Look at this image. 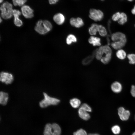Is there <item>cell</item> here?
<instances>
[{
    "label": "cell",
    "instance_id": "3957f363",
    "mask_svg": "<svg viewBox=\"0 0 135 135\" xmlns=\"http://www.w3.org/2000/svg\"><path fill=\"white\" fill-rule=\"evenodd\" d=\"M1 17L5 20L11 18L13 16V5L7 2L3 3L0 7Z\"/></svg>",
    "mask_w": 135,
    "mask_h": 135
},
{
    "label": "cell",
    "instance_id": "ac0fdd59",
    "mask_svg": "<svg viewBox=\"0 0 135 135\" xmlns=\"http://www.w3.org/2000/svg\"><path fill=\"white\" fill-rule=\"evenodd\" d=\"M70 104L71 106L74 108H77L80 107L81 103V101L79 99L73 98L70 100Z\"/></svg>",
    "mask_w": 135,
    "mask_h": 135
},
{
    "label": "cell",
    "instance_id": "d6986e66",
    "mask_svg": "<svg viewBox=\"0 0 135 135\" xmlns=\"http://www.w3.org/2000/svg\"><path fill=\"white\" fill-rule=\"evenodd\" d=\"M96 50L94 52L93 54L86 57L82 61V64L85 66L88 65L91 63L93 60L95 56Z\"/></svg>",
    "mask_w": 135,
    "mask_h": 135
},
{
    "label": "cell",
    "instance_id": "d4e9b609",
    "mask_svg": "<svg viewBox=\"0 0 135 135\" xmlns=\"http://www.w3.org/2000/svg\"><path fill=\"white\" fill-rule=\"evenodd\" d=\"M27 0H12L13 5L15 6H22L25 5Z\"/></svg>",
    "mask_w": 135,
    "mask_h": 135
},
{
    "label": "cell",
    "instance_id": "ba28073f",
    "mask_svg": "<svg viewBox=\"0 0 135 135\" xmlns=\"http://www.w3.org/2000/svg\"><path fill=\"white\" fill-rule=\"evenodd\" d=\"M0 80L2 82L6 84H12L14 80L13 75L8 72H2L0 74Z\"/></svg>",
    "mask_w": 135,
    "mask_h": 135
},
{
    "label": "cell",
    "instance_id": "e575fe53",
    "mask_svg": "<svg viewBox=\"0 0 135 135\" xmlns=\"http://www.w3.org/2000/svg\"><path fill=\"white\" fill-rule=\"evenodd\" d=\"M4 1V0H0V4L2 3Z\"/></svg>",
    "mask_w": 135,
    "mask_h": 135
},
{
    "label": "cell",
    "instance_id": "4fadbf2b",
    "mask_svg": "<svg viewBox=\"0 0 135 135\" xmlns=\"http://www.w3.org/2000/svg\"><path fill=\"white\" fill-rule=\"evenodd\" d=\"M54 21L58 25H60L63 24L65 22V18L64 16L61 13H57L53 17Z\"/></svg>",
    "mask_w": 135,
    "mask_h": 135
},
{
    "label": "cell",
    "instance_id": "8992f818",
    "mask_svg": "<svg viewBox=\"0 0 135 135\" xmlns=\"http://www.w3.org/2000/svg\"><path fill=\"white\" fill-rule=\"evenodd\" d=\"M112 54L111 48L108 45L102 46L96 50L95 56L98 60H100L103 58Z\"/></svg>",
    "mask_w": 135,
    "mask_h": 135
},
{
    "label": "cell",
    "instance_id": "5b68a950",
    "mask_svg": "<svg viewBox=\"0 0 135 135\" xmlns=\"http://www.w3.org/2000/svg\"><path fill=\"white\" fill-rule=\"evenodd\" d=\"M61 129L60 126L56 123L48 124L46 125L44 135H60Z\"/></svg>",
    "mask_w": 135,
    "mask_h": 135
},
{
    "label": "cell",
    "instance_id": "7a4b0ae2",
    "mask_svg": "<svg viewBox=\"0 0 135 135\" xmlns=\"http://www.w3.org/2000/svg\"><path fill=\"white\" fill-rule=\"evenodd\" d=\"M52 26L51 23L47 20H40L37 22L35 27V31L41 35H45L52 29Z\"/></svg>",
    "mask_w": 135,
    "mask_h": 135
},
{
    "label": "cell",
    "instance_id": "ab89813d",
    "mask_svg": "<svg viewBox=\"0 0 135 135\" xmlns=\"http://www.w3.org/2000/svg\"><path fill=\"white\" fill-rule=\"evenodd\" d=\"M100 0L102 1H104V0Z\"/></svg>",
    "mask_w": 135,
    "mask_h": 135
},
{
    "label": "cell",
    "instance_id": "30bf717a",
    "mask_svg": "<svg viewBox=\"0 0 135 135\" xmlns=\"http://www.w3.org/2000/svg\"><path fill=\"white\" fill-rule=\"evenodd\" d=\"M118 114L120 119L124 121L129 119L130 113L128 110H126L123 107H120L118 109Z\"/></svg>",
    "mask_w": 135,
    "mask_h": 135
},
{
    "label": "cell",
    "instance_id": "6da1fadb",
    "mask_svg": "<svg viewBox=\"0 0 135 135\" xmlns=\"http://www.w3.org/2000/svg\"><path fill=\"white\" fill-rule=\"evenodd\" d=\"M112 42L111 44L112 47L115 50L122 49L126 45L127 42L126 36L120 32L113 34L111 36Z\"/></svg>",
    "mask_w": 135,
    "mask_h": 135
},
{
    "label": "cell",
    "instance_id": "cb8c5ba5",
    "mask_svg": "<svg viewBox=\"0 0 135 135\" xmlns=\"http://www.w3.org/2000/svg\"><path fill=\"white\" fill-rule=\"evenodd\" d=\"M100 35L102 36L105 37L107 35L108 32L106 28L102 25H99L98 31Z\"/></svg>",
    "mask_w": 135,
    "mask_h": 135
},
{
    "label": "cell",
    "instance_id": "44dd1931",
    "mask_svg": "<svg viewBox=\"0 0 135 135\" xmlns=\"http://www.w3.org/2000/svg\"><path fill=\"white\" fill-rule=\"evenodd\" d=\"M116 56L118 58L122 60L125 59L127 56L126 52L122 49L118 50L116 53Z\"/></svg>",
    "mask_w": 135,
    "mask_h": 135
},
{
    "label": "cell",
    "instance_id": "f35d334b",
    "mask_svg": "<svg viewBox=\"0 0 135 135\" xmlns=\"http://www.w3.org/2000/svg\"><path fill=\"white\" fill-rule=\"evenodd\" d=\"M134 8L135 9V5L134 6Z\"/></svg>",
    "mask_w": 135,
    "mask_h": 135
},
{
    "label": "cell",
    "instance_id": "836d02e7",
    "mask_svg": "<svg viewBox=\"0 0 135 135\" xmlns=\"http://www.w3.org/2000/svg\"><path fill=\"white\" fill-rule=\"evenodd\" d=\"M88 135H100L98 134H89Z\"/></svg>",
    "mask_w": 135,
    "mask_h": 135
},
{
    "label": "cell",
    "instance_id": "b9f144b4",
    "mask_svg": "<svg viewBox=\"0 0 135 135\" xmlns=\"http://www.w3.org/2000/svg\"></svg>",
    "mask_w": 135,
    "mask_h": 135
},
{
    "label": "cell",
    "instance_id": "2e32d148",
    "mask_svg": "<svg viewBox=\"0 0 135 135\" xmlns=\"http://www.w3.org/2000/svg\"><path fill=\"white\" fill-rule=\"evenodd\" d=\"M8 99V94L3 92L0 93V104L4 106L6 104Z\"/></svg>",
    "mask_w": 135,
    "mask_h": 135
},
{
    "label": "cell",
    "instance_id": "f546056e",
    "mask_svg": "<svg viewBox=\"0 0 135 135\" xmlns=\"http://www.w3.org/2000/svg\"><path fill=\"white\" fill-rule=\"evenodd\" d=\"M80 107L88 112H91L92 111L91 108L87 104H83L80 106Z\"/></svg>",
    "mask_w": 135,
    "mask_h": 135
},
{
    "label": "cell",
    "instance_id": "7402d4cb",
    "mask_svg": "<svg viewBox=\"0 0 135 135\" xmlns=\"http://www.w3.org/2000/svg\"><path fill=\"white\" fill-rule=\"evenodd\" d=\"M128 20V17L126 14L124 12H122L121 13L120 18L118 22L120 25H123L127 22Z\"/></svg>",
    "mask_w": 135,
    "mask_h": 135
},
{
    "label": "cell",
    "instance_id": "1f68e13d",
    "mask_svg": "<svg viewBox=\"0 0 135 135\" xmlns=\"http://www.w3.org/2000/svg\"><path fill=\"white\" fill-rule=\"evenodd\" d=\"M60 0H48L49 3L50 4H54L57 3Z\"/></svg>",
    "mask_w": 135,
    "mask_h": 135
},
{
    "label": "cell",
    "instance_id": "4316f807",
    "mask_svg": "<svg viewBox=\"0 0 135 135\" xmlns=\"http://www.w3.org/2000/svg\"><path fill=\"white\" fill-rule=\"evenodd\" d=\"M111 130L112 133L116 135H118L120 134L121 131L120 127L117 125H116L112 126V128Z\"/></svg>",
    "mask_w": 135,
    "mask_h": 135
},
{
    "label": "cell",
    "instance_id": "9a60e30c",
    "mask_svg": "<svg viewBox=\"0 0 135 135\" xmlns=\"http://www.w3.org/2000/svg\"><path fill=\"white\" fill-rule=\"evenodd\" d=\"M112 91L116 93H118L121 92L122 89V86L120 82H116L113 83L111 86Z\"/></svg>",
    "mask_w": 135,
    "mask_h": 135
},
{
    "label": "cell",
    "instance_id": "74e56055",
    "mask_svg": "<svg viewBox=\"0 0 135 135\" xmlns=\"http://www.w3.org/2000/svg\"><path fill=\"white\" fill-rule=\"evenodd\" d=\"M132 135H135V132L132 134Z\"/></svg>",
    "mask_w": 135,
    "mask_h": 135
},
{
    "label": "cell",
    "instance_id": "9c48e42d",
    "mask_svg": "<svg viewBox=\"0 0 135 135\" xmlns=\"http://www.w3.org/2000/svg\"><path fill=\"white\" fill-rule=\"evenodd\" d=\"M21 10L22 14L25 18L30 19L34 17V11L30 6L24 5L21 7Z\"/></svg>",
    "mask_w": 135,
    "mask_h": 135
},
{
    "label": "cell",
    "instance_id": "f1b7e54d",
    "mask_svg": "<svg viewBox=\"0 0 135 135\" xmlns=\"http://www.w3.org/2000/svg\"><path fill=\"white\" fill-rule=\"evenodd\" d=\"M73 135H88L86 132L82 129L78 130L76 132H74Z\"/></svg>",
    "mask_w": 135,
    "mask_h": 135
},
{
    "label": "cell",
    "instance_id": "52a82bcc",
    "mask_svg": "<svg viewBox=\"0 0 135 135\" xmlns=\"http://www.w3.org/2000/svg\"><path fill=\"white\" fill-rule=\"evenodd\" d=\"M89 16L90 19L95 22L100 21L103 19L104 14L100 10L92 8L90 10Z\"/></svg>",
    "mask_w": 135,
    "mask_h": 135
},
{
    "label": "cell",
    "instance_id": "d590c367",
    "mask_svg": "<svg viewBox=\"0 0 135 135\" xmlns=\"http://www.w3.org/2000/svg\"><path fill=\"white\" fill-rule=\"evenodd\" d=\"M129 2H132L134 0H127Z\"/></svg>",
    "mask_w": 135,
    "mask_h": 135
},
{
    "label": "cell",
    "instance_id": "8d00e7d4",
    "mask_svg": "<svg viewBox=\"0 0 135 135\" xmlns=\"http://www.w3.org/2000/svg\"><path fill=\"white\" fill-rule=\"evenodd\" d=\"M2 19L1 18V17H0V22L1 23L2 22Z\"/></svg>",
    "mask_w": 135,
    "mask_h": 135
},
{
    "label": "cell",
    "instance_id": "ffe728a7",
    "mask_svg": "<svg viewBox=\"0 0 135 135\" xmlns=\"http://www.w3.org/2000/svg\"><path fill=\"white\" fill-rule=\"evenodd\" d=\"M99 28V25L95 24H92L89 29L90 34L92 35H96L98 31Z\"/></svg>",
    "mask_w": 135,
    "mask_h": 135
},
{
    "label": "cell",
    "instance_id": "4dcf8cb0",
    "mask_svg": "<svg viewBox=\"0 0 135 135\" xmlns=\"http://www.w3.org/2000/svg\"><path fill=\"white\" fill-rule=\"evenodd\" d=\"M130 93L132 96L135 98V86L133 85L132 86Z\"/></svg>",
    "mask_w": 135,
    "mask_h": 135
},
{
    "label": "cell",
    "instance_id": "277c9868",
    "mask_svg": "<svg viewBox=\"0 0 135 135\" xmlns=\"http://www.w3.org/2000/svg\"><path fill=\"white\" fill-rule=\"evenodd\" d=\"M43 94L44 98L39 103L40 106L42 108H45L50 105L56 106L60 102L59 99L50 97L46 93L44 92Z\"/></svg>",
    "mask_w": 135,
    "mask_h": 135
},
{
    "label": "cell",
    "instance_id": "484cf974",
    "mask_svg": "<svg viewBox=\"0 0 135 135\" xmlns=\"http://www.w3.org/2000/svg\"><path fill=\"white\" fill-rule=\"evenodd\" d=\"M127 57L129 60V63L132 64H135V54H128Z\"/></svg>",
    "mask_w": 135,
    "mask_h": 135
},
{
    "label": "cell",
    "instance_id": "d6a6232c",
    "mask_svg": "<svg viewBox=\"0 0 135 135\" xmlns=\"http://www.w3.org/2000/svg\"><path fill=\"white\" fill-rule=\"evenodd\" d=\"M131 12L132 13L133 15H135V9L133 8H132L131 10Z\"/></svg>",
    "mask_w": 135,
    "mask_h": 135
},
{
    "label": "cell",
    "instance_id": "83f0119b",
    "mask_svg": "<svg viewBox=\"0 0 135 135\" xmlns=\"http://www.w3.org/2000/svg\"><path fill=\"white\" fill-rule=\"evenodd\" d=\"M121 16V13L117 12L112 16V19L114 22H118L120 20Z\"/></svg>",
    "mask_w": 135,
    "mask_h": 135
},
{
    "label": "cell",
    "instance_id": "5bb4252c",
    "mask_svg": "<svg viewBox=\"0 0 135 135\" xmlns=\"http://www.w3.org/2000/svg\"><path fill=\"white\" fill-rule=\"evenodd\" d=\"M78 114L80 117L84 120H88L90 117L88 112L80 107L78 110Z\"/></svg>",
    "mask_w": 135,
    "mask_h": 135
},
{
    "label": "cell",
    "instance_id": "e0dca14e",
    "mask_svg": "<svg viewBox=\"0 0 135 135\" xmlns=\"http://www.w3.org/2000/svg\"><path fill=\"white\" fill-rule=\"evenodd\" d=\"M88 41L89 42L94 46H100L101 45L100 39L97 37L91 36Z\"/></svg>",
    "mask_w": 135,
    "mask_h": 135
},
{
    "label": "cell",
    "instance_id": "8fae6325",
    "mask_svg": "<svg viewBox=\"0 0 135 135\" xmlns=\"http://www.w3.org/2000/svg\"><path fill=\"white\" fill-rule=\"evenodd\" d=\"M21 12L19 10L14 9L13 16L14 17V23L17 26L20 27L23 25V23L21 20L19 18L20 16L21 15Z\"/></svg>",
    "mask_w": 135,
    "mask_h": 135
},
{
    "label": "cell",
    "instance_id": "7c38bea8",
    "mask_svg": "<svg viewBox=\"0 0 135 135\" xmlns=\"http://www.w3.org/2000/svg\"><path fill=\"white\" fill-rule=\"evenodd\" d=\"M70 22L72 26L77 28H80L84 25L82 19L80 18H72L70 20Z\"/></svg>",
    "mask_w": 135,
    "mask_h": 135
},
{
    "label": "cell",
    "instance_id": "603a6c76",
    "mask_svg": "<svg viewBox=\"0 0 135 135\" xmlns=\"http://www.w3.org/2000/svg\"><path fill=\"white\" fill-rule=\"evenodd\" d=\"M77 41V39L74 35L70 34L67 37L66 39V43L68 45L71 44L72 42H76Z\"/></svg>",
    "mask_w": 135,
    "mask_h": 135
},
{
    "label": "cell",
    "instance_id": "60d3db41",
    "mask_svg": "<svg viewBox=\"0 0 135 135\" xmlns=\"http://www.w3.org/2000/svg\"><path fill=\"white\" fill-rule=\"evenodd\" d=\"M134 26H135V25H134Z\"/></svg>",
    "mask_w": 135,
    "mask_h": 135
}]
</instances>
